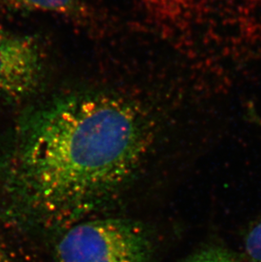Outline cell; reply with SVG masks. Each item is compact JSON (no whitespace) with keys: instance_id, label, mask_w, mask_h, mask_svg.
I'll return each mask as SVG.
<instances>
[{"instance_id":"6da1fadb","label":"cell","mask_w":261,"mask_h":262,"mask_svg":"<svg viewBox=\"0 0 261 262\" xmlns=\"http://www.w3.org/2000/svg\"><path fill=\"white\" fill-rule=\"evenodd\" d=\"M148 139L147 120L129 100L104 92L66 94L23 121L9 186L26 212L72 225L130 183Z\"/></svg>"},{"instance_id":"7a4b0ae2","label":"cell","mask_w":261,"mask_h":262,"mask_svg":"<svg viewBox=\"0 0 261 262\" xmlns=\"http://www.w3.org/2000/svg\"><path fill=\"white\" fill-rule=\"evenodd\" d=\"M58 262H151L148 233L123 218H98L70 225L56 248Z\"/></svg>"},{"instance_id":"3957f363","label":"cell","mask_w":261,"mask_h":262,"mask_svg":"<svg viewBox=\"0 0 261 262\" xmlns=\"http://www.w3.org/2000/svg\"><path fill=\"white\" fill-rule=\"evenodd\" d=\"M44 71L45 55L35 37L0 29V99L21 101L31 96Z\"/></svg>"},{"instance_id":"277c9868","label":"cell","mask_w":261,"mask_h":262,"mask_svg":"<svg viewBox=\"0 0 261 262\" xmlns=\"http://www.w3.org/2000/svg\"><path fill=\"white\" fill-rule=\"evenodd\" d=\"M81 0H0L8 7L16 10L50 13H70L77 10Z\"/></svg>"},{"instance_id":"5b68a950","label":"cell","mask_w":261,"mask_h":262,"mask_svg":"<svg viewBox=\"0 0 261 262\" xmlns=\"http://www.w3.org/2000/svg\"><path fill=\"white\" fill-rule=\"evenodd\" d=\"M244 251L249 262H261V218L249 226L244 238Z\"/></svg>"},{"instance_id":"8992f818","label":"cell","mask_w":261,"mask_h":262,"mask_svg":"<svg viewBox=\"0 0 261 262\" xmlns=\"http://www.w3.org/2000/svg\"><path fill=\"white\" fill-rule=\"evenodd\" d=\"M186 262H235V258L226 248L209 246L195 252Z\"/></svg>"},{"instance_id":"52a82bcc","label":"cell","mask_w":261,"mask_h":262,"mask_svg":"<svg viewBox=\"0 0 261 262\" xmlns=\"http://www.w3.org/2000/svg\"><path fill=\"white\" fill-rule=\"evenodd\" d=\"M0 262H10V259L8 258V255L5 252V250H3L2 247L0 246Z\"/></svg>"}]
</instances>
